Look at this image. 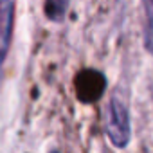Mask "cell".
<instances>
[{
	"instance_id": "4",
	"label": "cell",
	"mask_w": 153,
	"mask_h": 153,
	"mask_svg": "<svg viewBox=\"0 0 153 153\" xmlns=\"http://www.w3.org/2000/svg\"><path fill=\"white\" fill-rule=\"evenodd\" d=\"M146 24H144V47L149 54H153V0H142Z\"/></svg>"
},
{
	"instance_id": "6",
	"label": "cell",
	"mask_w": 153,
	"mask_h": 153,
	"mask_svg": "<svg viewBox=\"0 0 153 153\" xmlns=\"http://www.w3.org/2000/svg\"><path fill=\"white\" fill-rule=\"evenodd\" d=\"M51 153H59V151H56V149H54V151H51Z\"/></svg>"
},
{
	"instance_id": "5",
	"label": "cell",
	"mask_w": 153,
	"mask_h": 153,
	"mask_svg": "<svg viewBox=\"0 0 153 153\" xmlns=\"http://www.w3.org/2000/svg\"><path fill=\"white\" fill-rule=\"evenodd\" d=\"M70 0H45V15L51 22H61L67 15Z\"/></svg>"
},
{
	"instance_id": "3",
	"label": "cell",
	"mask_w": 153,
	"mask_h": 153,
	"mask_svg": "<svg viewBox=\"0 0 153 153\" xmlns=\"http://www.w3.org/2000/svg\"><path fill=\"white\" fill-rule=\"evenodd\" d=\"M105 76L101 72H96V70H85L76 85H78V96L85 101V103H92L96 101L99 96H103L105 92Z\"/></svg>"
},
{
	"instance_id": "1",
	"label": "cell",
	"mask_w": 153,
	"mask_h": 153,
	"mask_svg": "<svg viewBox=\"0 0 153 153\" xmlns=\"http://www.w3.org/2000/svg\"><path fill=\"white\" fill-rule=\"evenodd\" d=\"M106 133L115 148H124L130 142L131 137V126H130V112L126 105L114 96L108 106V117H106Z\"/></svg>"
},
{
	"instance_id": "2",
	"label": "cell",
	"mask_w": 153,
	"mask_h": 153,
	"mask_svg": "<svg viewBox=\"0 0 153 153\" xmlns=\"http://www.w3.org/2000/svg\"><path fill=\"white\" fill-rule=\"evenodd\" d=\"M13 27H15V4H13V0H0V76H2L6 56L9 52Z\"/></svg>"
}]
</instances>
